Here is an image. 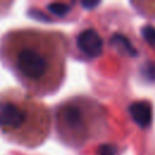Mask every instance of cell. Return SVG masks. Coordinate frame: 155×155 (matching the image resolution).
<instances>
[{"instance_id":"1","label":"cell","mask_w":155,"mask_h":155,"mask_svg":"<svg viewBox=\"0 0 155 155\" xmlns=\"http://www.w3.org/2000/svg\"><path fill=\"white\" fill-rule=\"evenodd\" d=\"M65 42L61 34L42 30L10 33L2 42V56L18 79L34 92L54 91L64 76Z\"/></svg>"},{"instance_id":"2","label":"cell","mask_w":155,"mask_h":155,"mask_svg":"<svg viewBox=\"0 0 155 155\" xmlns=\"http://www.w3.org/2000/svg\"><path fill=\"white\" fill-rule=\"evenodd\" d=\"M50 131L44 104L16 91L0 94V132L25 147L41 144Z\"/></svg>"},{"instance_id":"3","label":"cell","mask_w":155,"mask_h":155,"mask_svg":"<svg viewBox=\"0 0 155 155\" xmlns=\"http://www.w3.org/2000/svg\"><path fill=\"white\" fill-rule=\"evenodd\" d=\"M90 105L82 99H73L57 110V130L71 145H81L90 133Z\"/></svg>"},{"instance_id":"4","label":"cell","mask_w":155,"mask_h":155,"mask_svg":"<svg viewBox=\"0 0 155 155\" xmlns=\"http://www.w3.org/2000/svg\"><path fill=\"white\" fill-rule=\"evenodd\" d=\"M78 45L88 57H97L102 52V39L93 29H85L79 34Z\"/></svg>"},{"instance_id":"5","label":"cell","mask_w":155,"mask_h":155,"mask_svg":"<svg viewBox=\"0 0 155 155\" xmlns=\"http://www.w3.org/2000/svg\"><path fill=\"white\" fill-rule=\"evenodd\" d=\"M130 113L134 122L140 127H147L151 122V107L148 102L139 101L130 105Z\"/></svg>"},{"instance_id":"6","label":"cell","mask_w":155,"mask_h":155,"mask_svg":"<svg viewBox=\"0 0 155 155\" xmlns=\"http://www.w3.org/2000/svg\"><path fill=\"white\" fill-rule=\"evenodd\" d=\"M142 35L149 45L155 47V28L154 27H150V25L144 27L142 29Z\"/></svg>"},{"instance_id":"7","label":"cell","mask_w":155,"mask_h":155,"mask_svg":"<svg viewBox=\"0 0 155 155\" xmlns=\"http://www.w3.org/2000/svg\"><path fill=\"white\" fill-rule=\"evenodd\" d=\"M48 8L52 13L62 16L68 11V5H65V4H51L48 6Z\"/></svg>"},{"instance_id":"8","label":"cell","mask_w":155,"mask_h":155,"mask_svg":"<svg viewBox=\"0 0 155 155\" xmlns=\"http://www.w3.org/2000/svg\"><path fill=\"white\" fill-rule=\"evenodd\" d=\"M98 155H115V148L113 145H102L98 149Z\"/></svg>"}]
</instances>
